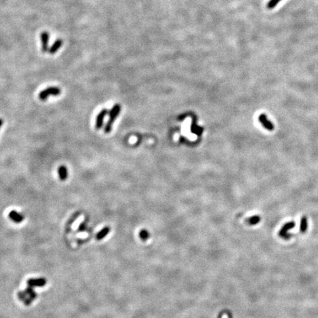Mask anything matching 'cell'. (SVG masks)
Here are the masks:
<instances>
[{
    "label": "cell",
    "mask_w": 318,
    "mask_h": 318,
    "mask_svg": "<svg viewBox=\"0 0 318 318\" xmlns=\"http://www.w3.org/2000/svg\"><path fill=\"white\" fill-rule=\"evenodd\" d=\"M62 44H63L62 39H57V40L55 41V43H54L53 45H52L51 47H50V49H49V53L52 54V55L55 54L57 51V50H58L61 47Z\"/></svg>",
    "instance_id": "10"
},
{
    "label": "cell",
    "mask_w": 318,
    "mask_h": 318,
    "mask_svg": "<svg viewBox=\"0 0 318 318\" xmlns=\"http://www.w3.org/2000/svg\"><path fill=\"white\" fill-rule=\"evenodd\" d=\"M108 110L103 109L102 111H100L99 113H98V115L96 116L95 122V128L96 129H100V128L103 127L105 117L106 116V115L108 113Z\"/></svg>",
    "instance_id": "5"
},
{
    "label": "cell",
    "mask_w": 318,
    "mask_h": 318,
    "mask_svg": "<svg viewBox=\"0 0 318 318\" xmlns=\"http://www.w3.org/2000/svg\"><path fill=\"white\" fill-rule=\"evenodd\" d=\"M258 121L260 122V123L261 124V125L263 126L265 129H267V131H273L274 130V124H273L272 122H270L267 118V116L265 113H261L258 116Z\"/></svg>",
    "instance_id": "4"
},
{
    "label": "cell",
    "mask_w": 318,
    "mask_h": 318,
    "mask_svg": "<svg viewBox=\"0 0 318 318\" xmlns=\"http://www.w3.org/2000/svg\"><path fill=\"white\" fill-rule=\"evenodd\" d=\"M139 237L141 238V239H142L143 241H146L147 239H149L150 237V234L147 230L142 229L139 232Z\"/></svg>",
    "instance_id": "15"
},
{
    "label": "cell",
    "mask_w": 318,
    "mask_h": 318,
    "mask_svg": "<svg viewBox=\"0 0 318 318\" xmlns=\"http://www.w3.org/2000/svg\"><path fill=\"white\" fill-rule=\"evenodd\" d=\"M46 281L45 278H31L27 281V284L29 286H44L46 284Z\"/></svg>",
    "instance_id": "8"
},
{
    "label": "cell",
    "mask_w": 318,
    "mask_h": 318,
    "mask_svg": "<svg viewBox=\"0 0 318 318\" xmlns=\"http://www.w3.org/2000/svg\"><path fill=\"white\" fill-rule=\"evenodd\" d=\"M8 216H9V218L16 223L22 222V221L25 219V217H24L22 214L18 213V212L15 211V210H12V211H10V213H9Z\"/></svg>",
    "instance_id": "7"
},
{
    "label": "cell",
    "mask_w": 318,
    "mask_h": 318,
    "mask_svg": "<svg viewBox=\"0 0 318 318\" xmlns=\"http://www.w3.org/2000/svg\"><path fill=\"white\" fill-rule=\"evenodd\" d=\"M2 124H3V121L1 118H0V128H1L2 126Z\"/></svg>",
    "instance_id": "18"
},
{
    "label": "cell",
    "mask_w": 318,
    "mask_h": 318,
    "mask_svg": "<svg viewBox=\"0 0 318 318\" xmlns=\"http://www.w3.org/2000/svg\"><path fill=\"white\" fill-rule=\"evenodd\" d=\"M40 37H41V40L43 53H46V52L49 50V48H48V44H49V34L46 32H43L42 33H41Z\"/></svg>",
    "instance_id": "6"
},
{
    "label": "cell",
    "mask_w": 318,
    "mask_h": 318,
    "mask_svg": "<svg viewBox=\"0 0 318 318\" xmlns=\"http://www.w3.org/2000/svg\"><path fill=\"white\" fill-rule=\"evenodd\" d=\"M61 90L60 88L55 86L48 87L39 93L38 97L42 101H45L50 96H58L61 94Z\"/></svg>",
    "instance_id": "2"
},
{
    "label": "cell",
    "mask_w": 318,
    "mask_h": 318,
    "mask_svg": "<svg viewBox=\"0 0 318 318\" xmlns=\"http://www.w3.org/2000/svg\"><path fill=\"white\" fill-rule=\"evenodd\" d=\"M281 1V0H269L267 5V7L268 9H269V10L273 9L274 7H276V5H278V4Z\"/></svg>",
    "instance_id": "16"
},
{
    "label": "cell",
    "mask_w": 318,
    "mask_h": 318,
    "mask_svg": "<svg viewBox=\"0 0 318 318\" xmlns=\"http://www.w3.org/2000/svg\"><path fill=\"white\" fill-rule=\"evenodd\" d=\"M222 318H227V315H223V317H222Z\"/></svg>",
    "instance_id": "19"
},
{
    "label": "cell",
    "mask_w": 318,
    "mask_h": 318,
    "mask_svg": "<svg viewBox=\"0 0 318 318\" xmlns=\"http://www.w3.org/2000/svg\"><path fill=\"white\" fill-rule=\"evenodd\" d=\"M121 111V105L120 104H115L113 106L112 108L109 111V119L107 123L105 126V133H109L112 131L113 124L114 123L115 120H116L117 116L120 115Z\"/></svg>",
    "instance_id": "1"
},
{
    "label": "cell",
    "mask_w": 318,
    "mask_h": 318,
    "mask_svg": "<svg viewBox=\"0 0 318 318\" xmlns=\"http://www.w3.org/2000/svg\"><path fill=\"white\" fill-rule=\"evenodd\" d=\"M308 228V219L307 217H302L300 219V231L301 233L304 234L306 233V230H307Z\"/></svg>",
    "instance_id": "12"
},
{
    "label": "cell",
    "mask_w": 318,
    "mask_h": 318,
    "mask_svg": "<svg viewBox=\"0 0 318 318\" xmlns=\"http://www.w3.org/2000/svg\"><path fill=\"white\" fill-rule=\"evenodd\" d=\"M57 174H58L59 178H60L61 180L62 181H64L68 178V170L67 167L64 165H61L57 168Z\"/></svg>",
    "instance_id": "9"
},
{
    "label": "cell",
    "mask_w": 318,
    "mask_h": 318,
    "mask_svg": "<svg viewBox=\"0 0 318 318\" xmlns=\"http://www.w3.org/2000/svg\"><path fill=\"white\" fill-rule=\"evenodd\" d=\"M260 221H261V217L258 215H254L247 218L245 222L249 226H255V225L258 224Z\"/></svg>",
    "instance_id": "11"
},
{
    "label": "cell",
    "mask_w": 318,
    "mask_h": 318,
    "mask_svg": "<svg viewBox=\"0 0 318 318\" xmlns=\"http://www.w3.org/2000/svg\"><path fill=\"white\" fill-rule=\"evenodd\" d=\"M295 226V223L294 222H286V224H284V226L281 228V229L279 233H278V235H279L281 237L283 238V239H290V238L292 237V234H288L287 231L289 230L292 229V228H294Z\"/></svg>",
    "instance_id": "3"
},
{
    "label": "cell",
    "mask_w": 318,
    "mask_h": 318,
    "mask_svg": "<svg viewBox=\"0 0 318 318\" xmlns=\"http://www.w3.org/2000/svg\"><path fill=\"white\" fill-rule=\"evenodd\" d=\"M85 229H86V225H85V223H81L80 226H79V231H84Z\"/></svg>",
    "instance_id": "17"
},
{
    "label": "cell",
    "mask_w": 318,
    "mask_h": 318,
    "mask_svg": "<svg viewBox=\"0 0 318 318\" xmlns=\"http://www.w3.org/2000/svg\"><path fill=\"white\" fill-rule=\"evenodd\" d=\"M25 293L26 294V295H28L29 297V299H31V300H33V299L36 297V293L33 291V289H32L31 286H28V287H27V289L25 292Z\"/></svg>",
    "instance_id": "14"
},
{
    "label": "cell",
    "mask_w": 318,
    "mask_h": 318,
    "mask_svg": "<svg viewBox=\"0 0 318 318\" xmlns=\"http://www.w3.org/2000/svg\"><path fill=\"white\" fill-rule=\"evenodd\" d=\"M109 232H110L109 227H105V228H103V229L100 230L99 233L96 234V239H97V240H101V239H104V238H105L106 236L109 234Z\"/></svg>",
    "instance_id": "13"
}]
</instances>
